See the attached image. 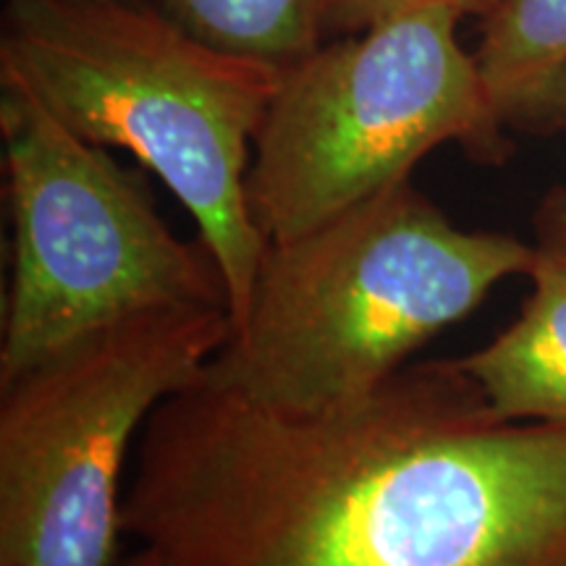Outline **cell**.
Here are the masks:
<instances>
[{"instance_id":"cell-8","label":"cell","mask_w":566,"mask_h":566,"mask_svg":"<svg viewBox=\"0 0 566 566\" xmlns=\"http://www.w3.org/2000/svg\"><path fill=\"white\" fill-rule=\"evenodd\" d=\"M475 61L506 129L566 126V0H501L483 19Z\"/></svg>"},{"instance_id":"cell-9","label":"cell","mask_w":566,"mask_h":566,"mask_svg":"<svg viewBox=\"0 0 566 566\" xmlns=\"http://www.w3.org/2000/svg\"><path fill=\"white\" fill-rule=\"evenodd\" d=\"M197 40L289 69L325 40V0H147Z\"/></svg>"},{"instance_id":"cell-6","label":"cell","mask_w":566,"mask_h":566,"mask_svg":"<svg viewBox=\"0 0 566 566\" xmlns=\"http://www.w3.org/2000/svg\"><path fill=\"white\" fill-rule=\"evenodd\" d=\"M0 90L13 239L0 384L147 310L229 307L210 250L168 229L145 174L69 132L21 84Z\"/></svg>"},{"instance_id":"cell-5","label":"cell","mask_w":566,"mask_h":566,"mask_svg":"<svg viewBox=\"0 0 566 566\" xmlns=\"http://www.w3.org/2000/svg\"><path fill=\"white\" fill-rule=\"evenodd\" d=\"M231 328L229 307L147 310L0 384V566H124L129 454Z\"/></svg>"},{"instance_id":"cell-4","label":"cell","mask_w":566,"mask_h":566,"mask_svg":"<svg viewBox=\"0 0 566 566\" xmlns=\"http://www.w3.org/2000/svg\"><path fill=\"white\" fill-rule=\"evenodd\" d=\"M462 11L424 6L370 30L328 38L281 71L254 137L247 200L268 242H289L412 179L454 145L478 163L512 153Z\"/></svg>"},{"instance_id":"cell-3","label":"cell","mask_w":566,"mask_h":566,"mask_svg":"<svg viewBox=\"0 0 566 566\" xmlns=\"http://www.w3.org/2000/svg\"><path fill=\"white\" fill-rule=\"evenodd\" d=\"M0 80L150 168L192 216L242 321L268 250L247 174L281 69L218 51L147 0H6Z\"/></svg>"},{"instance_id":"cell-7","label":"cell","mask_w":566,"mask_h":566,"mask_svg":"<svg viewBox=\"0 0 566 566\" xmlns=\"http://www.w3.org/2000/svg\"><path fill=\"white\" fill-rule=\"evenodd\" d=\"M533 223L525 307L504 334L459 363L501 417L566 422V187L543 197Z\"/></svg>"},{"instance_id":"cell-1","label":"cell","mask_w":566,"mask_h":566,"mask_svg":"<svg viewBox=\"0 0 566 566\" xmlns=\"http://www.w3.org/2000/svg\"><path fill=\"white\" fill-rule=\"evenodd\" d=\"M124 530L163 566H566V422L501 417L459 359L317 415L202 373L142 430Z\"/></svg>"},{"instance_id":"cell-2","label":"cell","mask_w":566,"mask_h":566,"mask_svg":"<svg viewBox=\"0 0 566 566\" xmlns=\"http://www.w3.org/2000/svg\"><path fill=\"white\" fill-rule=\"evenodd\" d=\"M530 268L533 244L459 229L401 181L302 237L268 242L250 307L205 373L260 407L331 412Z\"/></svg>"},{"instance_id":"cell-10","label":"cell","mask_w":566,"mask_h":566,"mask_svg":"<svg viewBox=\"0 0 566 566\" xmlns=\"http://www.w3.org/2000/svg\"><path fill=\"white\" fill-rule=\"evenodd\" d=\"M501 0H325L323 32L328 38H344L357 34L380 24V21L399 17V13L424 9V6H451L464 17L485 19L488 13L499 9Z\"/></svg>"},{"instance_id":"cell-11","label":"cell","mask_w":566,"mask_h":566,"mask_svg":"<svg viewBox=\"0 0 566 566\" xmlns=\"http://www.w3.org/2000/svg\"><path fill=\"white\" fill-rule=\"evenodd\" d=\"M124 566H163V564L158 562V558H155V556L150 554V551H147V548H139L137 554H132L129 558H126Z\"/></svg>"}]
</instances>
